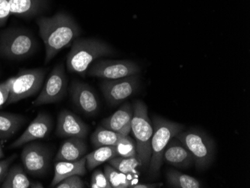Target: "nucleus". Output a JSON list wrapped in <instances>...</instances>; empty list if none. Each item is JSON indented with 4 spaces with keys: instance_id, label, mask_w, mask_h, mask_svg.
Masks as SVG:
<instances>
[{
    "instance_id": "obj_16",
    "label": "nucleus",
    "mask_w": 250,
    "mask_h": 188,
    "mask_svg": "<svg viewBox=\"0 0 250 188\" xmlns=\"http://www.w3.org/2000/svg\"><path fill=\"white\" fill-rule=\"evenodd\" d=\"M163 160L176 167L188 168L194 164V158L188 148L178 140H170L164 150Z\"/></svg>"
},
{
    "instance_id": "obj_32",
    "label": "nucleus",
    "mask_w": 250,
    "mask_h": 188,
    "mask_svg": "<svg viewBox=\"0 0 250 188\" xmlns=\"http://www.w3.org/2000/svg\"><path fill=\"white\" fill-rule=\"evenodd\" d=\"M17 158V154H14L10 156L7 159L3 161H0V185H2L3 181L5 180L10 166L12 164L14 161Z\"/></svg>"
},
{
    "instance_id": "obj_34",
    "label": "nucleus",
    "mask_w": 250,
    "mask_h": 188,
    "mask_svg": "<svg viewBox=\"0 0 250 188\" xmlns=\"http://www.w3.org/2000/svg\"><path fill=\"white\" fill-rule=\"evenodd\" d=\"M5 156V154H4L3 149H2V145H1V143H0V159L1 158H3Z\"/></svg>"
},
{
    "instance_id": "obj_17",
    "label": "nucleus",
    "mask_w": 250,
    "mask_h": 188,
    "mask_svg": "<svg viewBox=\"0 0 250 188\" xmlns=\"http://www.w3.org/2000/svg\"><path fill=\"white\" fill-rule=\"evenodd\" d=\"M86 158L85 156L83 157L81 159L77 161H57L55 166V173L53 181L50 184L51 188H54L58 185L63 179L71 175H78L83 176L86 173Z\"/></svg>"
},
{
    "instance_id": "obj_22",
    "label": "nucleus",
    "mask_w": 250,
    "mask_h": 188,
    "mask_svg": "<svg viewBox=\"0 0 250 188\" xmlns=\"http://www.w3.org/2000/svg\"><path fill=\"white\" fill-rule=\"evenodd\" d=\"M124 136L113 130L99 126L91 136V141L95 148L101 146H116Z\"/></svg>"
},
{
    "instance_id": "obj_25",
    "label": "nucleus",
    "mask_w": 250,
    "mask_h": 188,
    "mask_svg": "<svg viewBox=\"0 0 250 188\" xmlns=\"http://www.w3.org/2000/svg\"><path fill=\"white\" fill-rule=\"evenodd\" d=\"M108 162L109 163V165L113 167L115 169L126 175L137 173L136 167L141 166V164L136 157L124 158V157L116 156L109 160Z\"/></svg>"
},
{
    "instance_id": "obj_1",
    "label": "nucleus",
    "mask_w": 250,
    "mask_h": 188,
    "mask_svg": "<svg viewBox=\"0 0 250 188\" xmlns=\"http://www.w3.org/2000/svg\"><path fill=\"white\" fill-rule=\"evenodd\" d=\"M39 34L45 45V63H50L59 52L72 44L81 36V28L75 20L64 12L37 20Z\"/></svg>"
},
{
    "instance_id": "obj_12",
    "label": "nucleus",
    "mask_w": 250,
    "mask_h": 188,
    "mask_svg": "<svg viewBox=\"0 0 250 188\" xmlns=\"http://www.w3.org/2000/svg\"><path fill=\"white\" fill-rule=\"evenodd\" d=\"M70 94L74 104L87 116H95L99 110V102L95 92L88 84L74 81L70 86Z\"/></svg>"
},
{
    "instance_id": "obj_3",
    "label": "nucleus",
    "mask_w": 250,
    "mask_h": 188,
    "mask_svg": "<svg viewBox=\"0 0 250 188\" xmlns=\"http://www.w3.org/2000/svg\"><path fill=\"white\" fill-rule=\"evenodd\" d=\"M37 41L29 31L9 28L0 34V57L10 60L28 58L36 51Z\"/></svg>"
},
{
    "instance_id": "obj_23",
    "label": "nucleus",
    "mask_w": 250,
    "mask_h": 188,
    "mask_svg": "<svg viewBox=\"0 0 250 188\" xmlns=\"http://www.w3.org/2000/svg\"><path fill=\"white\" fill-rule=\"evenodd\" d=\"M118 156L116 146H101L96 148L95 151L85 156L87 168L89 170H93L98 166L109 160Z\"/></svg>"
},
{
    "instance_id": "obj_28",
    "label": "nucleus",
    "mask_w": 250,
    "mask_h": 188,
    "mask_svg": "<svg viewBox=\"0 0 250 188\" xmlns=\"http://www.w3.org/2000/svg\"><path fill=\"white\" fill-rule=\"evenodd\" d=\"M90 186L92 188H112L104 172L101 169H97L92 174Z\"/></svg>"
},
{
    "instance_id": "obj_9",
    "label": "nucleus",
    "mask_w": 250,
    "mask_h": 188,
    "mask_svg": "<svg viewBox=\"0 0 250 188\" xmlns=\"http://www.w3.org/2000/svg\"><path fill=\"white\" fill-rule=\"evenodd\" d=\"M67 78L63 64L55 66L41 93L32 102L34 106H42L60 102L67 92Z\"/></svg>"
},
{
    "instance_id": "obj_24",
    "label": "nucleus",
    "mask_w": 250,
    "mask_h": 188,
    "mask_svg": "<svg viewBox=\"0 0 250 188\" xmlns=\"http://www.w3.org/2000/svg\"><path fill=\"white\" fill-rule=\"evenodd\" d=\"M167 181L169 188H201L202 184L194 177L181 173L175 169L167 172Z\"/></svg>"
},
{
    "instance_id": "obj_26",
    "label": "nucleus",
    "mask_w": 250,
    "mask_h": 188,
    "mask_svg": "<svg viewBox=\"0 0 250 188\" xmlns=\"http://www.w3.org/2000/svg\"><path fill=\"white\" fill-rule=\"evenodd\" d=\"M104 173L112 188H127L132 185L127 175L119 172L109 164L105 165Z\"/></svg>"
},
{
    "instance_id": "obj_33",
    "label": "nucleus",
    "mask_w": 250,
    "mask_h": 188,
    "mask_svg": "<svg viewBox=\"0 0 250 188\" xmlns=\"http://www.w3.org/2000/svg\"><path fill=\"white\" fill-rule=\"evenodd\" d=\"M163 184H136L130 186L132 188H156L162 186Z\"/></svg>"
},
{
    "instance_id": "obj_8",
    "label": "nucleus",
    "mask_w": 250,
    "mask_h": 188,
    "mask_svg": "<svg viewBox=\"0 0 250 188\" xmlns=\"http://www.w3.org/2000/svg\"><path fill=\"white\" fill-rule=\"evenodd\" d=\"M139 64L130 60H97L90 65L86 74L104 80H116L140 74Z\"/></svg>"
},
{
    "instance_id": "obj_7",
    "label": "nucleus",
    "mask_w": 250,
    "mask_h": 188,
    "mask_svg": "<svg viewBox=\"0 0 250 188\" xmlns=\"http://www.w3.org/2000/svg\"><path fill=\"white\" fill-rule=\"evenodd\" d=\"M47 74L46 68L22 69L15 76L7 104H15L37 94Z\"/></svg>"
},
{
    "instance_id": "obj_5",
    "label": "nucleus",
    "mask_w": 250,
    "mask_h": 188,
    "mask_svg": "<svg viewBox=\"0 0 250 188\" xmlns=\"http://www.w3.org/2000/svg\"><path fill=\"white\" fill-rule=\"evenodd\" d=\"M153 134L151 137V157L149 172L157 175L163 164L164 150L170 140L185 129V125L174 123L160 116H153Z\"/></svg>"
},
{
    "instance_id": "obj_21",
    "label": "nucleus",
    "mask_w": 250,
    "mask_h": 188,
    "mask_svg": "<svg viewBox=\"0 0 250 188\" xmlns=\"http://www.w3.org/2000/svg\"><path fill=\"white\" fill-rule=\"evenodd\" d=\"M33 182L28 179L26 172L21 165L13 166L9 168L5 180L1 185L2 188H32Z\"/></svg>"
},
{
    "instance_id": "obj_10",
    "label": "nucleus",
    "mask_w": 250,
    "mask_h": 188,
    "mask_svg": "<svg viewBox=\"0 0 250 188\" xmlns=\"http://www.w3.org/2000/svg\"><path fill=\"white\" fill-rule=\"evenodd\" d=\"M51 153L48 147L39 143H26L21 153L25 170L34 176L44 175L50 167Z\"/></svg>"
},
{
    "instance_id": "obj_31",
    "label": "nucleus",
    "mask_w": 250,
    "mask_h": 188,
    "mask_svg": "<svg viewBox=\"0 0 250 188\" xmlns=\"http://www.w3.org/2000/svg\"><path fill=\"white\" fill-rule=\"evenodd\" d=\"M11 15L9 0H0V27L5 26Z\"/></svg>"
},
{
    "instance_id": "obj_4",
    "label": "nucleus",
    "mask_w": 250,
    "mask_h": 188,
    "mask_svg": "<svg viewBox=\"0 0 250 188\" xmlns=\"http://www.w3.org/2000/svg\"><path fill=\"white\" fill-rule=\"evenodd\" d=\"M133 106L131 130L136 140L137 159L145 167L149 165L151 157V137L153 126L148 117L147 107L141 101L135 102Z\"/></svg>"
},
{
    "instance_id": "obj_18",
    "label": "nucleus",
    "mask_w": 250,
    "mask_h": 188,
    "mask_svg": "<svg viewBox=\"0 0 250 188\" xmlns=\"http://www.w3.org/2000/svg\"><path fill=\"white\" fill-rule=\"evenodd\" d=\"M87 146L84 139L68 137L60 146L55 158V161H77L85 156Z\"/></svg>"
},
{
    "instance_id": "obj_2",
    "label": "nucleus",
    "mask_w": 250,
    "mask_h": 188,
    "mask_svg": "<svg viewBox=\"0 0 250 188\" xmlns=\"http://www.w3.org/2000/svg\"><path fill=\"white\" fill-rule=\"evenodd\" d=\"M114 49L96 39H77L67 54V71L85 77L90 65L98 59L114 56Z\"/></svg>"
},
{
    "instance_id": "obj_20",
    "label": "nucleus",
    "mask_w": 250,
    "mask_h": 188,
    "mask_svg": "<svg viewBox=\"0 0 250 188\" xmlns=\"http://www.w3.org/2000/svg\"><path fill=\"white\" fill-rule=\"evenodd\" d=\"M26 121L22 115L0 113V140H6L13 137Z\"/></svg>"
},
{
    "instance_id": "obj_30",
    "label": "nucleus",
    "mask_w": 250,
    "mask_h": 188,
    "mask_svg": "<svg viewBox=\"0 0 250 188\" xmlns=\"http://www.w3.org/2000/svg\"><path fill=\"white\" fill-rule=\"evenodd\" d=\"M15 77H10L6 81L0 84V107L8 102L11 92V86L15 81Z\"/></svg>"
},
{
    "instance_id": "obj_6",
    "label": "nucleus",
    "mask_w": 250,
    "mask_h": 188,
    "mask_svg": "<svg viewBox=\"0 0 250 188\" xmlns=\"http://www.w3.org/2000/svg\"><path fill=\"white\" fill-rule=\"evenodd\" d=\"M192 154L196 167L204 170L210 167L215 157V143L206 132L192 128L175 136Z\"/></svg>"
},
{
    "instance_id": "obj_11",
    "label": "nucleus",
    "mask_w": 250,
    "mask_h": 188,
    "mask_svg": "<svg viewBox=\"0 0 250 188\" xmlns=\"http://www.w3.org/2000/svg\"><path fill=\"white\" fill-rule=\"evenodd\" d=\"M140 77L138 74L116 80H104L101 89L108 103L118 105L125 102L138 89Z\"/></svg>"
},
{
    "instance_id": "obj_19",
    "label": "nucleus",
    "mask_w": 250,
    "mask_h": 188,
    "mask_svg": "<svg viewBox=\"0 0 250 188\" xmlns=\"http://www.w3.org/2000/svg\"><path fill=\"white\" fill-rule=\"evenodd\" d=\"M11 15L32 18L43 12L47 0H9Z\"/></svg>"
},
{
    "instance_id": "obj_27",
    "label": "nucleus",
    "mask_w": 250,
    "mask_h": 188,
    "mask_svg": "<svg viewBox=\"0 0 250 188\" xmlns=\"http://www.w3.org/2000/svg\"><path fill=\"white\" fill-rule=\"evenodd\" d=\"M118 156L124 158H133L137 156L136 142L128 135L124 136L116 146Z\"/></svg>"
},
{
    "instance_id": "obj_29",
    "label": "nucleus",
    "mask_w": 250,
    "mask_h": 188,
    "mask_svg": "<svg viewBox=\"0 0 250 188\" xmlns=\"http://www.w3.org/2000/svg\"><path fill=\"white\" fill-rule=\"evenodd\" d=\"M56 188H85V185L81 176L78 175H71L63 179L58 185L54 187Z\"/></svg>"
},
{
    "instance_id": "obj_14",
    "label": "nucleus",
    "mask_w": 250,
    "mask_h": 188,
    "mask_svg": "<svg viewBox=\"0 0 250 188\" xmlns=\"http://www.w3.org/2000/svg\"><path fill=\"white\" fill-rule=\"evenodd\" d=\"M88 126L77 115L64 109L59 114L56 134L60 137H79L85 139Z\"/></svg>"
},
{
    "instance_id": "obj_13",
    "label": "nucleus",
    "mask_w": 250,
    "mask_h": 188,
    "mask_svg": "<svg viewBox=\"0 0 250 188\" xmlns=\"http://www.w3.org/2000/svg\"><path fill=\"white\" fill-rule=\"evenodd\" d=\"M52 129L50 116L45 113H39L28 126L24 133L10 145L9 148H19L26 143L47 137Z\"/></svg>"
},
{
    "instance_id": "obj_15",
    "label": "nucleus",
    "mask_w": 250,
    "mask_h": 188,
    "mask_svg": "<svg viewBox=\"0 0 250 188\" xmlns=\"http://www.w3.org/2000/svg\"><path fill=\"white\" fill-rule=\"evenodd\" d=\"M133 106L130 103H125L109 117L101 122V126L113 130L118 134L127 136L131 131V122L133 119Z\"/></svg>"
}]
</instances>
